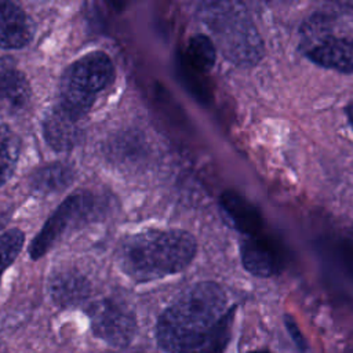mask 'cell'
I'll return each instance as SVG.
<instances>
[{
	"mask_svg": "<svg viewBox=\"0 0 353 353\" xmlns=\"http://www.w3.org/2000/svg\"><path fill=\"white\" fill-rule=\"evenodd\" d=\"M99 212L97 197L85 190L70 194L47 219L29 245L32 259H39L69 230L92 221Z\"/></svg>",
	"mask_w": 353,
	"mask_h": 353,
	"instance_id": "cell-4",
	"label": "cell"
},
{
	"mask_svg": "<svg viewBox=\"0 0 353 353\" xmlns=\"http://www.w3.org/2000/svg\"><path fill=\"white\" fill-rule=\"evenodd\" d=\"M306 57L327 69L353 73V39L325 37L306 51Z\"/></svg>",
	"mask_w": 353,
	"mask_h": 353,
	"instance_id": "cell-9",
	"label": "cell"
},
{
	"mask_svg": "<svg viewBox=\"0 0 353 353\" xmlns=\"http://www.w3.org/2000/svg\"><path fill=\"white\" fill-rule=\"evenodd\" d=\"M80 121V119L57 103L46 113L43 120V135L47 143L58 152L72 149L83 135Z\"/></svg>",
	"mask_w": 353,
	"mask_h": 353,
	"instance_id": "cell-6",
	"label": "cell"
},
{
	"mask_svg": "<svg viewBox=\"0 0 353 353\" xmlns=\"http://www.w3.org/2000/svg\"><path fill=\"white\" fill-rule=\"evenodd\" d=\"M25 243V234L19 229H11L0 234V279L3 272L17 259Z\"/></svg>",
	"mask_w": 353,
	"mask_h": 353,
	"instance_id": "cell-16",
	"label": "cell"
},
{
	"mask_svg": "<svg viewBox=\"0 0 353 353\" xmlns=\"http://www.w3.org/2000/svg\"><path fill=\"white\" fill-rule=\"evenodd\" d=\"M346 116H347L349 124H350L352 128H353V101L349 102V105L346 106Z\"/></svg>",
	"mask_w": 353,
	"mask_h": 353,
	"instance_id": "cell-18",
	"label": "cell"
},
{
	"mask_svg": "<svg viewBox=\"0 0 353 353\" xmlns=\"http://www.w3.org/2000/svg\"><path fill=\"white\" fill-rule=\"evenodd\" d=\"M91 330L95 336L108 345L124 347L131 343L137 334L134 312L114 299H101L88 309Z\"/></svg>",
	"mask_w": 353,
	"mask_h": 353,
	"instance_id": "cell-5",
	"label": "cell"
},
{
	"mask_svg": "<svg viewBox=\"0 0 353 353\" xmlns=\"http://www.w3.org/2000/svg\"><path fill=\"white\" fill-rule=\"evenodd\" d=\"M90 290L88 280L76 270L58 272L48 281L50 296L61 307L81 303L88 298Z\"/></svg>",
	"mask_w": 353,
	"mask_h": 353,
	"instance_id": "cell-10",
	"label": "cell"
},
{
	"mask_svg": "<svg viewBox=\"0 0 353 353\" xmlns=\"http://www.w3.org/2000/svg\"><path fill=\"white\" fill-rule=\"evenodd\" d=\"M196 251L194 237L185 230H146L125 237L116 259L130 279L142 283L183 270Z\"/></svg>",
	"mask_w": 353,
	"mask_h": 353,
	"instance_id": "cell-2",
	"label": "cell"
},
{
	"mask_svg": "<svg viewBox=\"0 0 353 353\" xmlns=\"http://www.w3.org/2000/svg\"><path fill=\"white\" fill-rule=\"evenodd\" d=\"M285 324H287V328H288L290 334L292 335V338H294L295 343H296V345H299L301 347H302V346H305L303 336H302V334L299 332V330H298V327H296L295 321H294L292 319H290V317H285Z\"/></svg>",
	"mask_w": 353,
	"mask_h": 353,
	"instance_id": "cell-17",
	"label": "cell"
},
{
	"mask_svg": "<svg viewBox=\"0 0 353 353\" xmlns=\"http://www.w3.org/2000/svg\"><path fill=\"white\" fill-rule=\"evenodd\" d=\"M248 353H269L268 350H252V352H248Z\"/></svg>",
	"mask_w": 353,
	"mask_h": 353,
	"instance_id": "cell-19",
	"label": "cell"
},
{
	"mask_svg": "<svg viewBox=\"0 0 353 353\" xmlns=\"http://www.w3.org/2000/svg\"><path fill=\"white\" fill-rule=\"evenodd\" d=\"M30 97L29 83L10 58H0V102L14 108L23 106Z\"/></svg>",
	"mask_w": 353,
	"mask_h": 353,
	"instance_id": "cell-12",
	"label": "cell"
},
{
	"mask_svg": "<svg viewBox=\"0 0 353 353\" xmlns=\"http://www.w3.org/2000/svg\"><path fill=\"white\" fill-rule=\"evenodd\" d=\"M186 59L196 73H207L215 63V46L204 34H197L189 40Z\"/></svg>",
	"mask_w": 353,
	"mask_h": 353,
	"instance_id": "cell-15",
	"label": "cell"
},
{
	"mask_svg": "<svg viewBox=\"0 0 353 353\" xmlns=\"http://www.w3.org/2000/svg\"><path fill=\"white\" fill-rule=\"evenodd\" d=\"M0 228H1V225H0Z\"/></svg>",
	"mask_w": 353,
	"mask_h": 353,
	"instance_id": "cell-20",
	"label": "cell"
},
{
	"mask_svg": "<svg viewBox=\"0 0 353 353\" xmlns=\"http://www.w3.org/2000/svg\"><path fill=\"white\" fill-rule=\"evenodd\" d=\"M244 268L254 276L270 277L281 270V259L276 247L262 234L248 236L240 247Z\"/></svg>",
	"mask_w": 353,
	"mask_h": 353,
	"instance_id": "cell-7",
	"label": "cell"
},
{
	"mask_svg": "<svg viewBox=\"0 0 353 353\" xmlns=\"http://www.w3.org/2000/svg\"><path fill=\"white\" fill-rule=\"evenodd\" d=\"M113 79L114 66L108 54L88 52L65 70L61 79L58 105L81 120L91 109L97 94L110 85Z\"/></svg>",
	"mask_w": 353,
	"mask_h": 353,
	"instance_id": "cell-3",
	"label": "cell"
},
{
	"mask_svg": "<svg viewBox=\"0 0 353 353\" xmlns=\"http://www.w3.org/2000/svg\"><path fill=\"white\" fill-rule=\"evenodd\" d=\"M18 135L6 124H0V188L11 178L19 157Z\"/></svg>",
	"mask_w": 353,
	"mask_h": 353,
	"instance_id": "cell-14",
	"label": "cell"
},
{
	"mask_svg": "<svg viewBox=\"0 0 353 353\" xmlns=\"http://www.w3.org/2000/svg\"><path fill=\"white\" fill-rule=\"evenodd\" d=\"M32 37L33 25L26 12L15 3L0 0V48H22Z\"/></svg>",
	"mask_w": 353,
	"mask_h": 353,
	"instance_id": "cell-8",
	"label": "cell"
},
{
	"mask_svg": "<svg viewBox=\"0 0 353 353\" xmlns=\"http://www.w3.org/2000/svg\"><path fill=\"white\" fill-rule=\"evenodd\" d=\"M74 181V170L66 163H52L36 170L30 178V188L39 196L62 192Z\"/></svg>",
	"mask_w": 353,
	"mask_h": 353,
	"instance_id": "cell-13",
	"label": "cell"
},
{
	"mask_svg": "<svg viewBox=\"0 0 353 353\" xmlns=\"http://www.w3.org/2000/svg\"><path fill=\"white\" fill-rule=\"evenodd\" d=\"M221 204L228 218L234 223V226L247 233L248 236L261 234L262 219L256 208H254L244 197L236 192L228 190L221 197Z\"/></svg>",
	"mask_w": 353,
	"mask_h": 353,
	"instance_id": "cell-11",
	"label": "cell"
},
{
	"mask_svg": "<svg viewBox=\"0 0 353 353\" xmlns=\"http://www.w3.org/2000/svg\"><path fill=\"white\" fill-rule=\"evenodd\" d=\"M234 306H229L225 290L212 281H201L183 291L159 317L156 338L168 353H192L223 325L230 324Z\"/></svg>",
	"mask_w": 353,
	"mask_h": 353,
	"instance_id": "cell-1",
	"label": "cell"
}]
</instances>
